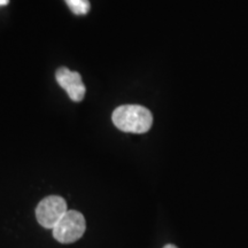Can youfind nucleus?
<instances>
[{
  "label": "nucleus",
  "mask_w": 248,
  "mask_h": 248,
  "mask_svg": "<svg viewBox=\"0 0 248 248\" xmlns=\"http://www.w3.org/2000/svg\"><path fill=\"white\" fill-rule=\"evenodd\" d=\"M86 222L82 213L68 210L53 229V237L61 244L75 243L83 237Z\"/></svg>",
  "instance_id": "obj_2"
},
{
  "label": "nucleus",
  "mask_w": 248,
  "mask_h": 248,
  "mask_svg": "<svg viewBox=\"0 0 248 248\" xmlns=\"http://www.w3.org/2000/svg\"><path fill=\"white\" fill-rule=\"evenodd\" d=\"M68 7L74 14L85 15L91 9V4L89 0H64Z\"/></svg>",
  "instance_id": "obj_5"
},
{
  "label": "nucleus",
  "mask_w": 248,
  "mask_h": 248,
  "mask_svg": "<svg viewBox=\"0 0 248 248\" xmlns=\"http://www.w3.org/2000/svg\"><path fill=\"white\" fill-rule=\"evenodd\" d=\"M163 248H177L175 246V245H171V244H169V245H166V246H164Z\"/></svg>",
  "instance_id": "obj_7"
},
{
  "label": "nucleus",
  "mask_w": 248,
  "mask_h": 248,
  "mask_svg": "<svg viewBox=\"0 0 248 248\" xmlns=\"http://www.w3.org/2000/svg\"><path fill=\"white\" fill-rule=\"evenodd\" d=\"M114 125L121 131L130 133H145L153 124V115L146 107L138 105H124L114 110Z\"/></svg>",
  "instance_id": "obj_1"
},
{
  "label": "nucleus",
  "mask_w": 248,
  "mask_h": 248,
  "mask_svg": "<svg viewBox=\"0 0 248 248\" xmlns=\"http://www.w3.org/2000/svg\"><path fill=\"white\" fill-rule=\"evenodd\" d=\"M58 84L61 86L73 101L79 102L85 97V85L82 76L77 71H71L66 67H61L55 74Z\"/></svg>",
  "instance_id": "obj_4"
},
{
  "label": "nucleus",
  "mask_w": 248,
  "mask_h": 248,
  "mask_svg": "<svg viewBox=\"0 0 248 248\" xmlns=\"http://www.w3.org/2000/svg\"><path fill=\"white\" fill-rule=\"evenodd\" d=\"M67 212V202L63 198L58 195H49L38 203L36 208V217L43 228L53 230L54 226Z\"/></svg>",
  "instance_id": "obj_3"
},
{
  "label": "nucleus",
  "mask_w": 248,
  "mask_h": 248,
  "mask_svg": "<svg viewBox=\"0 0 248 248\" xmlns=\"http://www.w3.org/2000/svg\"><path fill=\"white\" fill-rule=\"evenodd\" d=\"M9 2V0H0V6H5Z\"/></svg>",
  "instance_id": "obj_6"
}]
</instances>
